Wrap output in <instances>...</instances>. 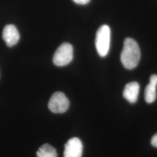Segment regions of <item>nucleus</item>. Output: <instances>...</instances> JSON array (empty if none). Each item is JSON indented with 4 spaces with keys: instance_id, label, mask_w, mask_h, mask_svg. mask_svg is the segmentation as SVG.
Listing matches in <instances>:
<instances>
[{
    "instance_id": "7",
    "label": "nucleus",
    "mask_w": 157,
    "mask_h": 157,
    "mask_svg": "<svg viewBox=\"0 0 157 157\" xmlns=\"http://www.w3.org/2000/svg\"><path fill=\"white\" fill-rule=\"evenodd\" d=\"M140 86L136 82H130L125 86L123 92L124 97L132 104L137 101L139 94Z\"/></svg>"
},
{
    "instance_id": "8",
    "label": "nucleus",
    "mask_w": 157,
    "mask_h": 157,
    "mask_svg": "<svg viewBox=\"0 0 157 157\" xmlns=\"http://www.w3.org/2000/svg\"><path fill=\"white\" fill-rule=\"evenodd\" d=\"M157 80L150 78V83L146 86L144 93L145 100L147 103L154 102L157 98Z\"/></svg>"
},
{
    "instance_id": "10",
    "label": "nucleus",
    "mask_w": 157,
    "mask_h": 157,
    "mask_svg": "<svg viewBox=\"0 0 157 157\" xmlns=\"http://www.w3.org/2000/svg\"><path fill=\"white\" fill-rule=\"evenodd\" d=\"M73 1L79 5H86L90 1V0H73Z\"/></svg>"
},
{
    "instance_id": "3",
    "label": "nucleus",
    "mask_w": 157,
    "mask_h": 157,
    "mask_svg": "<svg viewBox=\"0 0 157 157\" xmlns=\"http://www.w3.org/2000/svg\"><path fill=\"white\" fill-rule=\"evenodd\" d=\"M73 57V47L65 43L57 48L53 56V62L57 67H63L71 62Z\"/></svg>"
},
{
    "instance_id": "6",
    "label": "nucleus",
    "mask_w": 157,
    "mask_h": 157,
    "mask_svg": "<svg viewBox=\"0 0 157 157\" xmlns=\"http://www.w3.org/2000/svg\"><path fill=\"white\" fill-rule=\"evenodd\" d=\"M2 38L7 46L12 47L16 45L19 41V33L14 25H8L3 29Z\"/></svg>"
},
{
    "instance_id": "4",
    "label": "nucleus",
    "mask_w": 157,
    "mask_h": 157,
    "mask_svg": "<svg viewBox=\"0 0 157 157\" xmlns=\"http://www.w3.org/2000/svg\"><path fill=\"white\" fill-rule=\"evenodd\" d=\"M48 107L51 111L55 113L66 112L69 107V101L62 92L58 91L53 94L48 102Z\"/></svg>"
},
{
    "instance_id": "2",
    "label": "nucleus",
    "mask_w": 157,
    "mask_h": 157,
    "mask_svg": "<svg viewBox=\"0 0 157 157\" xmlns=\"http://www.w3.org/2000/svg\"><path fill=\"white\" fill-rule=\"evenodd\" d=\"M95 43L98 55L101 57L107 56L109 50L111 43V29L108 25H102L98 29Z\"/></svg>"
},
{
    "instance_id": "9",
    "label": "nucleus",
    "mask_w": 157,
    "mask_h": 157,
    "mask_svg": "<svg viewBox=\"0 0 157 157\" xmlns=\"http://www.w3.org/2000/svg\"><path fill=\"white\" fill-rule=\"evenodd\" d=\"M37 157H57L56 150L52 146L45 144L40 147L36 153Z\"/></svg>"
},
{
    "instance_id": "11",
    "label": "nucleus",
    "mask_w": 157,
    "mask_h": 157,
    "mask_svg": "<svg viewBox=\"0 0 157 157\" xmlns=\"http://www.w3.org/2000/svg\"><path fill=\"white\" fill-rule=\"evenodd\" d=\"M152 146L157 147V133L154 135L152 137L151 141Z\"/></svg>"
},
{
    "instance_id": "1",
    "label": "nucleus",
    "mask_w": 157,
    "mask_h": 157,
    "mask_svg": "<svg viewBox=\"0 0 157 157\" xmlns=\"http://www.w3.org/2000/svg\"><path fill=\"white\" fill-rule=\"evenodd\" d=\"M140 56V48L135 40L131 38L124 40L121 55V61L124 67L128 69H134L139 64Z\"/></svg>"
},
{
    "instance_id": "5",
    "label": "nucleus",
    "mask_w": 157,
    "mask_h": 157,
    "mask_svg": "<svg viewBox=\"0 0 157 157\" xmlns=\"http://www.w3.org/2000/svg\"><path fill=\"white\" fill-rule=\"evenodd\" d=\"M83 144L77 137H73L67 141L65 145L63 157H82Z\"/></svg>"
}]
</instances>
